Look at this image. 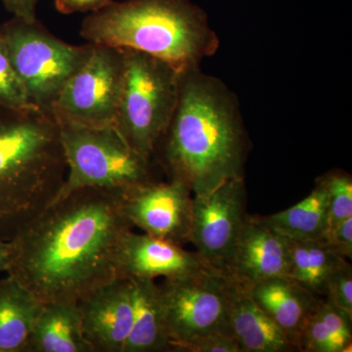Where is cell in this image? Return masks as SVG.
Returning a JSON list of instances; mask_svg holds the SVG:
<instances>
[{
    "mask_svg": "<svg viewBox=\"0 0 352 352\" xmlns=\"http://www.w3.org/2000/svg\"><path fill=\"white\" fill-rule=\"evenodd\" d=\"M131 230L122 191L76 190L53 201L10 240L7 274L43 303L78 302L118 277L116 254Z\"/></svg>",
    "mask_w": 352,
    "mask_h": 352,
    "instance_id": "cell-1",
    "label": "cell"
},
{
    "mask_svg": "<svg viewBox=\"0 0 352 352\" xmlns=\"http://www.w3.org/2000/svg\"><path fill=\"white\" fill-rule=\"evenodd\" d=\"M247 147L235 95L200 68L182 72L177 106L156 150L170 179L185 183L194 195L208 193L244 177Z\"/></svg>",
    "mask_w": 352,
    "mask_h": 352,
    "instance_id": "cell-2",
    "label": "cell"
},
{
    "mask_svg": "<svg viewBox=\"0 0 352 352\" xmlns=\"http://www.w3.org/2000/svg\"><path fill=\"white\" fill-rule=\"evenodd\" d=\"M67 171L52 113L0 106V239L12 240L50 205Z\"/></svg>",
    "mask_w": 352,
    "mask_h": 352,
    "instance_id": "cell-3",
    "label": "cell"
},
{
    "mask_svg": "<svg viewBox=\"0 0 352 352\" xmlns=\"http://www.w3.org/2000/svg\"><path fill=\"white\" fill-rule=\"evenodd\" d=\"M87 43L146 53L179 72L200 68L219 48L207 13L191 0L113 1L80 25Z\"/></svg>",
    "mask_w": 352,
    "mask_h": 352,
    "instance_id": "cell-4",
    "label": "cell"
},
{
    "mask_svg": "<svg viewBox=\"0 0 352 352\" xmlns=\"http://www.w3.org/2000/svg\"><path fill=\"white\" fill-rule=\"evenodd\" d=\"M122 50L124 85L113 126L134 151L151 161L175 112L182 72L146 53Z\"/></svg>",
    "mask_w": 352,
    "mask_h": 352,
    "instance_id": "cell-5",
    "label": "cell"
},
{
    "mask_svg": "<svg viewBox=\"0 0 352 352\" xmlns=\"http://www.w3.org/2000/svg\"><path fill=\"white\" fill-rule=\"evenodd\" d=\"M56 122L68 171L53 201L83 188L124 191L154 182L151 161L134 151L115 126Z\"/></svg>",
    "mask_w": 352,
    "mask_h": 352,
    "instance_id": "cell-6",
    "label": "cell"
},
{
    "mask_svg": "<svg viewBox=\"0 0 352 352\" xmlns=\"http://www.w3.org/2000/svg\"><path fill=\"white\" fill-rule=\"evenodd\" d=\"M9 59L32 107L50 112L58 94L87 61L92 44L73 45L53 36L38 20L14 17L0 28Z\"/></svg>",
    "mask_w": 352,
    "mask_h": 352,
    "instance_id": "cell-7",
    "label": "cell"
},
{
    "mask_svg": "<svg viewBox=\"0 0 352 352\" xmlns=\"http://www.w3.org/2000/svg\"><path fill=\"white\" fill-rule=\"evenodd\" d=\"M124 78V50L92 44L87 61L62 88L50 113L55 120L82 126H115Z\"/></svg>",
    "mask_w": 352,
    "mask_h": 352,
    "instance_id": "cell-8",
    "label": "cell"
},
{
    "mask_svg": "<svg viewBox=\"0 0 352 352\" xmlns=\"http://www.w3.org/2000/svg\"><path fill=\"white\" fill-rule=\"evenodd\" d=\"M157 288L170 351L206 333L231 336L226 281L219 270L182 279H164Z\"/></svg>",
    "mask_w": 352,
    "mask_h": 352,
    "instance_id": "cell-9",
    "label": "cell"
},
{
    "mask_svg": "<svg viewBox=\"0 0 352 352\" xmlns=\"http://www.w3.org/2000/svg\"><path fill=\"white\" fill-rule=\"evenodd\" d=\"M247 219L245 178L227 180L208 193L194 195L189 242L220 272Z\"/></svg>",
    "mask_w": 352,
    "mask_h": 352,
    "instance_id": "cell-10",
    "label": "cell"
},
{
    "mask_svg": "<svg viewBox=\"0 0 352 352\" xmlns=\"http://www.w3.org/2000/svg\"><path fill=\"white\" fill-rule=\"evenodd\" d=\"M122 210L132 227L180 245L189 242L193 197L185 183H144L122 191Z\"/></svg>",
    "mask_w": 352,
    "mask_h": 352,
    "instance_id": "cell-11",
    "label": "cell"
},
{
    "mask_svg": "<svg viewBox=\"0 0 352 352\" xmlns=\"http://www.w3.org/2000/svg\"><path fill=\"white\" fill-rule=\"evenodd\" d=\"M115 264L118 277L126 279H182L217 270L197 252L132 230L120 240Z\"/></svg>",
    "mask_w": 352,
    "mask_h": 352,
    "instance_id": "cell-12",
    "label": "cell"
},
{
    "mask_svg": "<svg viewBox=\"0 0 352 352\" xmlns=\"http://www.w3.org/2000/svg\"><path fill=\"white\" fill-rule=\"evenodd\" d=\"M289 241L248 215L232 251L220 273L250 289L271 278L289 276Z\"/></svg>",
    "mask_w": 352,
    "mask_h": 352,
    "instance_id": "cell-13",
    "label": "cell"
},
{
    "mask_svg": "<svg viewBox=\"0 0 352 352\" xmlns=\"http://www.w3.org/2000/svg\"><path fill=\"white\" fill-rule=\"evenodd\" d=\"M82 332L94 352H124L132 326V286L117 277L78 300Z\"/></svg>",
    "mask_w": 352,
    "mask_h": 352,
    "instance_id": "cell-14",
    "label": "cell"
},
{
    "mask_svg": "<svg viewBox=\"0 0 352 352\" xmlns=\"http://www.w3.org/2000/svg\"><path fill=\"white\" fill-rule=\"evenodd\" d=\"M224 278L230 333L241 352L298 351L254 302L249 289Z\"/></svg>",
    "mask_w": 352,
    "mask_h": 352,
    "instance_id": "cell-15",
    "label": "cell"
},
{
    "mask_svg": "<svg viewBox=\"0 0 352 352\" xmlns=\"http://www.w3.org/2000/svg\"><path fill=\"white\" fill-rule=\"evenodd\" d=\"M258 307L300 351V338L308 317L323 298L310 293L289 276L265 280L249 289Z\"/></svg>",
    "mask_w": 352,
    "mask_h": 352,
    "instance_id": "cell-16",
    "label": "cell"
},
{
    "mask_svg": "<svg viewBox=\"0 0 352 352\" xmlns=\"http://www.w3.org/2000/svg\"><path fill=\"white\" fill-rule=\"evenodd\" d=\"M25 352H94L83 335L78 302L43 303Z\"/></svg>",
    "mask_w": 352,
    "mask_h": 352,
    "instance_id": "cell-17",
    "label": "cell"
},
{
    "mask_svg": "<svg viewBox=\"0 0 352 352\" xmlns=\"http://www.w3.org/2000/svg\"><path fill=\"white\" fill-rule=\"evenodd\" d=\"M254 219L275 233L296 241H326L329 227L328 190L322 176L311 193L293 207Z\"/></svg>",
    "mask_w": 352,
    "mask_h": 352,
    "instance_id": "cell-18",
    "label": "cell"
},
{
    "mask_svg": "<svg viewBox=\"0 0 352 352\" xmlns=\"http://www.w3.org/2000/svg\"><path fill=\"white\" fill-rule=\"evenodd\" d=\"M129 280L133 317L124 352L170 351L157 284L155 280Z\"/></svg>",
    "mask_w": 352,
    "mask_h": 352,
    "instance_id": "cell-19",
    "label": "cell"
},
{
    "mask_svg": "<svg viewBox=\"0 0 352 352\" xmlns=\"http://www.w3.org/2000/svg\"><path fill=\"white\" fill-rule=\"evenodd\" d=\"M43 303L10 275L0 280V352H25Z\"/></svg>",
    "mask_w": 352,
    "mask_h": 352,
    "instance_id": "cell-20",
    "label": "cell"
},
{
    "mask_svg": "<svg viewBox=\"0 0 352 352\" xmlns=\"http://www.w3.org/2000/svg\"><path fill=\"white\" fill-rule=\"evenodd\" d=\"M288 241L291 254L289 277L314 296L325 298L329 280L346 258L333 251L326 241Z\"/></svg>",
    "mask_w": 352,
    "mask_h": 352,
    "instance_id": "cell-21",
    "label": "cell"
},
{
    "mask_svg": "<svg viewBox=\"0 0 352 352\" xmlns=\"http://www.w3.org/2000/svg\"><path fill=\"white\" fill-rule=\"evenodd\" d=\"M322 178L328 190L329 234L342 220L352 217V177L342 170H331Z\"/></svg>",
    "mask_w": 352,
    "mask_h": 352,
    "instance_id": "cell-22",
    "label": "cell"
},
{
    "mask_svg": "<svg viewBox=\"0 0 352 352\" xmlns=\"http://www.w3.org/2000/svg\"><path fill=\"white\" fill-rule=\"evenodd\" d=\"M0 106L15 110H29L32 107L28 99L22 80L16 73L6 44L0 36Z\"/></svg>",
    "mask_w": 352,
    "mask_h": 352,
    "instance_id": "cell-23",
    "label": "cell"
},
{
    "mask_svg": "<svg viewBox=\"0 0 352 352\" xmlns=\"http://www.w3.org/2000/svg\"><path fill=\"white\" fill-rule=\"evenodd\" d=\"M318 312L338 352L351 351L352 317L325 298L319 303Z\"/></svg>",
    "mask_w": 352,
    "mask_h": 352,
    "instance_id": "cell-24",
    "label": "cell"
},
{
    "mask_svg": "<svg viewBox=\"0 0 352 352\" xmlns=\"http://www.w3.org/2000/svg\"><path fill=\"white\" fill-rule=\"evenodd\" d=\"M300 351L302 352H338L335 342L319 314L318 307L308 317L307 321L303 326L300 338Z\"/></svg>",
    "mask_w": 352,
    "mask_h": 352,
    "instance_id": "cell-25",
    "label": "cell"
},
{
    "mask_svg": "<svg viewBox=\"0 0 352 352\" xmlns=\"http://www.w3.org/2000/svg\"><path fill=\"white\" fill-rule=\"evenodd\" d=\"M325 300L352 317V266L347 259L329 280Z\"/></svg>",
    "mask_w": 352,
    "mask_h": 352,
    "instance_id": "cell-26",
    "label": "cell"
},
{
    "mask_svg": "<svg viewBox=\"0 0 352 352\" xmlns=\"http://www.w3.org/2000/svg\"><path fill=\"white\" fill-rule=\"evenodd\" d=\"M173 352H241L237 342L226 333L198 336L175 347Z\"/></svg>",
    "mask_w": 352,
    "mask_h": 352,
    "instance_id": "cell-27",
    "label": "cell"
},
{
    "mask_svg": "<svg viewBox=\"0 0 352 352\" xmlns=\"http://www.w3.org/2000/svg\"><path fill=\"white\" fill-rule=\"evenodd\" d=\"M326 242L346 259L352 258V217L342 220L329 232Z\"/></svg>",
    "mask_w": 352,
    "mask_h": 352,
    "instance_id": "cell-28",
    "label": "cell"
},
{
    "mask_svg": "<svg viewBox=\"0 0 352 352\" xmlns=\"http://www.w3.org/2000/svg\"><path fill=\"white\" fill-rule=\"evenodd\" d=\"M115 0H55L58 12L64 15L75 13H92L100 10Z\"/></svg>",
    "mask_w": 352,
    "mask_h": 352,
    "instance_id": "cell-29",
    "label": "cell"
},
{
    "mask_svg": "<svg viewBox=\"0 0 352 352\" xmlns=\"http://www.w3.org/2000/svg\"><path fill=\"white\" fill-rule=\"evenodd\" d=\"M39 0H2L4 6L14 17L28 22L36 20V6Z\"/></svg>",
    "mask_w": 352,
    "mask_h": 352,
    "instance_id": "cell-30",
    "label": "cell"
},
{
    "mask_svg": "<svg viewBox=\"0 0 352 352\" xmlns=\"http://www.w3.org/2000/svg\"><path fill=\"white\" fill-rule=\"evenodd\" d=\"M12 256L10 241L0 239V273L7 272Z\"/></svg>",
    "mask_w": 352,
    "mask_h": 352,
    "instance_id": "cell-31",
    "label": "cell"
}]
</instances>
